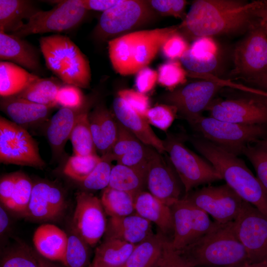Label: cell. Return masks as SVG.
<instances>
[{"mask_svg":"<svg viewBox=\"0 0 267 267\" xmlns=\"http://www.w3.org/2000/svg\"><path fill=\"white\" fill-rule=\"evenodd\" d=\"M251 2L240 0H196L180 24L178 32L187 41L247 32L256 18Z\"/></svg>","mask_w":267,"mask_h":267,"instance_id":"6da1fadb","label":"cell"},{"mask_svg":"<svg viewBox=\"0 0 267 267\" xmlns=\"http://www.w3.org/2000/svg\"><path fill=\"white\" fill-rule=\"evenodd\" d=\"M194 148L242 199L267 217V191L245 162L233 153L200 135L189 137Z\"/></svg>","mask_w":267,"mask_h":267,"instance_id":"7a4b0ae2","label":"cell"},{"mask_svg":"<svg viewBox=\"0 0 267 267\" xmlns=\"http://www.w3.org/2000/svg\"><path fill=\"white\" fill-rule=\"evenodd\" d=\"M176 252L189 267H238L249 263L246 251L235 234L233 222H216L207 234Z\"/></svg>","mask_w":267,"mask_h":267,"instance_id":"3957f363","label":"cell"},{"mask_svg":"<svg viewBox=\"0 0 267 267\" xmlns=\"http://www.w3.org/2000/svg\"><path fill=\"white\" fill-rule=\"evenodd\" d=\"M178 32V26L137 30L108 42L109 57L116 73H136L147 67L167 39Z\"/></svg>","mask_w":267,"mask_h":267,"instance_id":"277c9868","label":"cell"},{"mask_svg":"<svg viewBox=\"0 0 267 267\" xmlns=\"http://www.w3.org/2000/svg\"><path fill=\"white\" fill-rule=\"evenodd\" d=\"M47 68L62 83L87 89L91 82L89 61L68 37L54 34L39 39Z\"/></svg>","mask_w":267,"mask_h":267,"instance_id":"5b68a950","label":"cell"},{"mask_svg":"<svg viewBox=\"0 0 267 267\" xmlns=\"http://www.w3.org/2000/svg\"><path fill=\"white\" fill-rule=\"evenodd\" d=\"M200 136L237 156L267 134L265 125H243L203 115L189 123Z\"/></svg>","mask_w":267,"mask_h":267,"instance_id":"8992f818","label":"cell"},{"mask_svg":"<svg viewBox=\"0 0 267 267\" xmlns=\"http://www.w3.org/2000/svg\"><path fill=\"white\" fill-rule=\"evenodd\" d=\"M159 16L148 0H121L103 12L94 30L95 38L108 41L135 31L155 21Z\"/></svg>","mask_w":267,"mask_h":267,"instance_id":"52a82bcc","label":"cell"},{"mask_svg":"<svg viewBox=\"0 0 267 267\" xmlns=\"http://www.w3.org/2000/svg\"><path fill=\"white\" fill-rule=\"evenodd\" d=\"M163 142L165 152L169 155L185 194L200 185L222 179L208 161L188 149L179 137L169 134Z\"/></svg>","mask_w":267,"mask_h":267,"instance_id":"ba28073f","label":"cell"},{"mask_svg":"<svg viewBox=\"0 0 267 267\" xmlns=\"http://www.w3.org/2000/svg\"><path fill=\"white\" fill-rule=\"evenodd\" d=\"M197 78L202 80L182 85L161 96L164 103L175 107L178 113L188 123L202 115L223 87L219 80L210 74Z\"/></svg>","mask_w":267,"mask_h":267,"instance_id":"9c48e42d","label":"cell"},{"mask_svg":"<svg viewBox=\"0 0 267 267\" xmlns=\"http://www.w3.org/2000/svg\"><path fill=\"white\" fill-rule=\"evenodd\" d=\"M55 2L56 4L50 10L37 11L11 34L23 38L32 34L69 31L81 24L88 11L79 0H60Z\"/></svg>","mask_w":267,"mask_h":267,"instance_id":"30bf717a","label":"cell"},{"mask_svg":"<svg viewBox=\"0 0 267 267\" xmlns=\"http://www.w3.org/2000/svg\"><path fill=\"white\" fill-rule=\"evenodd\" d=\"M231 75L245 81L267 74V32L256 20L233 52Z\"/></svg>","mask_w":267,"mask_h":267,"instance_id":"8fae6325","label":"cell"},{"mask_svg":"<svg viewBox=\"0 0 267 267\" xmlns=\"http://www.w3.org/2000/svg\"><path fill=\"white\" fill-rule=\"evenodd\" d=\"M0 162L43 168L45 164L34 138L22 127L0 118Z\"/></svg>","mask_w":267,"mask_h":267,"instance_id":"7c38bea8","label":"cell"},{"mask_svg":"<svg viewBox=\"0 0 267 267\" xmlns=\"http://www.w3.org/2000/svg\"><path fill=\"white\" fill-rule=\"evenodd\" d=\"M182 198L211 215L219 223L234 221L244 201L226 183L203 186L185 194Z\"/></svg>","mask_w":267,"mask_h":267,"instance_id":"4fadbf2b","label":"cell"},{"mask_svg":"<svg viewBox=\"0 0 267 267\" xmlns=\"http://www.w3.org/2000/svg\"><path fill=\"white\" fill-rule=\"evenodd\" d=\"M233 222L236 236L246 251L249 263L267 262V217L244 201L241 211Z\"/></svg>","mask_w":267,"mask_h":267,"instance_id":"5bb4252c","label":"cell"},{"mask_svg":"<svg viewBox=\"0 0 267 267\" xmlns=\"http://www.w3.org/2000/svg\"><path fill=\"white\" fill-rule=\"evenodd\" d=\"M174 234L171 244L174 250H180L209 232L216 225L208 215L181 198L171 207Z\"/></svg>","mask_w":267,"mask_h":267,"instance_id":"9a60e30c","label":"cell"},{"mask_svg":"<svg viewBox=\"0 0 267 267\" xmlns=\"http://www.w3.org/2000/svg\"><path fill=\"white\" fill-rule=\"evenodd\" d=\"M246 95L224 100H213L207 110L220 120L243 125L267 124V101L262 96Z\"/></svg>","mask_w":267,"mask_h":267,"instance_id":"2e32d148","label":"cell"},{"mask_svg":"<svg viewBox=\"0 0 267 267\" xmlns=\"http://www.w3.org/2000/svg\"><path fill=\"white\" fill-rule=\"evenodd\" d=\"M73 215V230L91 247L105 234L107 221L100 199L93 194L80 191L76 194Z\"/></svg>","mask_w":267,"mask_h":267,"instance_id":"e0dca14e","label":"cell"},{"mask_svg":"<svg viewBox=\"0 0 267 267\" xmlns=\"http://www.w3.org/2000/svg\"><path fill=\"white\" fill-rule=\"evenodd\" d=\"M180 182L169 158L165 160L162 154L154 149L146 170V187L148 192L171 207L181 199Z\"/></svg>","mask_w":267,"mask_h":267,"instance_id":"ac0fdd59","label":"cell"},{"mask_svg":"<svg viewBox=\"0 0 267 267\" xmlns=\"http://www.w3.org/2000/svg\"><path fill=\"white\" fill-rule=\"evenodd\" d=\"M118 135L110 151L103 155L117 164L146 170L155 149L145 144L131 132L118 122Z\"/></svg>","mask_w":267,"mask_h":267,"instance_id":"d6986e66","label":"cell"},{"mask_svg":"<svg viewBox=\"0 0 267 267\" xmlns=\"http://www.w3.org/2000/svg\"><path fill=\"white\" fill-rule=\"evenodd\" d=\"M65 208L63 193L59 188L45 181L34 183L28 208L23 215L26 218L40 221L57 219Z\"/></svg>","mask_w":267,"mask_h":267,"instance_id":"ffe728a7","label":"cell"},{"mask_svg":"<svg viewBox=\"0 0 267 267\" xmlns=\"http://www.w3.org/2000/svg\"><path fill=\"white\" fill-rule=\"evenodd\" d=\"M112 108L117 122L139 140L161 154L166 153L163 140L155 134L144 115L135 110L118 95L113 101Z\"/></svg>","mask_w":267,"mask_h":267,"instance_id":"44dd1931","label":"cell"},{"mask_svg":"<svg viewBox=\"0 0 267 267\" xmlns=\"http://www.w3.org/2000/svg\"><path fill=\"white\" fill-rule=\"evenodd\" d=\"M219 48L211 37H202L194 41L181 57L180 62L191 77L210 74L219 63Z\"/></svg>","mask_w":267,"mask_h":267,"instance_id":"7402d4cb","label":"cell"},{"mask_svg":"<svg viewBox=\"0 0 267 267\" xmlns=\"http://www.w3.org/2000/svg\"><path fill=\"white\" fill-rule=\"evenodd\" d=\"M0 59L18 65L38 75L43 71L40 52L30 43L0 30Z\"/></svg>","mask_w":267,"mask_h":267,"instance_id":"603a6c76","label":"cell"},{"mask_svg":"<svg viewBox=\"0 0 267 267\" xmlns=\"http://www.w3.org/2000/svg\"><path fill=\"white\" fill-rule=\"evenodd\" d=\"M0 107L12 122L25 129L44 123L54 109L15 95L1 97Z\"/></svg>","mask_w":267,"mask_h":267,"instance_id":"cb8c5ba5","label":"cell"},{"mask_svg":"<svg viewBox=\"0 0 267 267\" xmlns=\"http://www.w3.org/2000/svg\"><path fill=\"white\" fill-rule=\"evenodd\" d=\"M90 130L96 150L101 156L108 153L118 135V125L114 114L103 103L96 104L89 112Z\"/></svg>","mask_w":267,"mask_h":267,"instance_id":"d4e9b609","label":"cell"},{"mask_svg":"<svg viewBox=\"0 0 267 267\" xmlns=\"http://www.w3.org/2000/svg\"><path fill=\"white\" fill-rule=\"evenodd\" d=\"M154 233L152 223L136 213L110 218L105 238H115L136 245Z\"/></svg>","mask_w":267,"mask_h":267,"instance_id":"484cf974","label":"cell"},{"mask_svg":"<svg viewBox=\"0 0 267 267\" xmlns=\"http://www.w3.org/2000/svg\"><path fill=\"white\" fill-rule=\"evenodd\" d=\"M134 209L135 213L154 223L162 233L169 238V236H172L173 238L174 222L170 206L148 191H143L134 198Z\"/></svg>","mask_w":267,"mask_h":267,"instance_id":"4316f807","label":"cell"},{"mask_svg":"<svg viewBox=\"0 0 267 267\" xmlns=\"http://www.w3.org/2000/svg\"><path fill=\"white\" fill-rule=\"evenodd\" d=\"M68 238L66 233L57 226L45 223L36 229L33 242L36 251L41 256L51 261L62 263Z\"/></svg>","mask_w":267,"mask_h":267,"instance_id":"83f0119b","label":"cell"},{"mask_svg":"<svg viewBox=\"0 0 267 267\" xmlns=\"http://www.w3.org/2000/svg\"><path fill=\"white\" fill-rule=\"evenodd\" d=\"M171 240L160 231L135 245L122 267H159Z\"/></svg>","mask_w":267,"mask_h":267,"instance_id":"f1b7e54d","label":"cell"},{"mask_svg":"<svg viewBox=\"0 0 267 267\" xmlns=\"http://www.w3.org/2000/svg\"><path fill=\"white\" fill-rule=\"evenodd\" d=\"M80 109L60 108L50 119L45 134L54 157H59L63 153Z\"/></svg>","mask_w":267,"mask_h":267,"instance_id":"f546056e","label":"cell"},{"mask_svg":"<svg viewBox=\"0 0 267 267\" xmlns=\"http://www.w3.org/2000/svg\"><path fill=\"white\" fill-rule=\"evenodd\" d=\"M96 97L95 94L87 97L77 116L69 138L75 155L87 156L96 154L89 118L90 109Z\"/></svg>","mask_w":267,"mask_h":267,"instance_id":"4dcf8cb0","label":"cell"},{"mask_svg":"<svg viewBox=\"0 0 267 267\" xmlns=\"http://www.w3.org/2000/svg\"><path fill=\"white\" fill-rule=\"evenodd\" d=\"M135 245L115 238H105L95 250L89 267H122Z\"/></svg>","mask_w":267,"mask_h":267,"instance_id":"1f68e13d","label":"cell"},{"mask_svg":"<svg viewBox=\"0 0 267 267\" xmlns=\"http://www.w3.org/2000/svg\"><path fill=\"white\" fill-rule=\"evenodd\" d=\"M38 77L39 76L13 63L0 61V96L7 97L18 94Z\"/></svg>","mask_w":267,"mask_h":267,"instance_id":"d6a6232c","label":"cell"},{"mask_svg":"<svg viewBox=\"0 0 267 267\" xmlns=\"http://www.w3.org/2000/svg\"><path fill=\"white\" fill-rule=\"evenodd\" d=\"M33 2L27 0H0V30L11 34L19 29L38 11Z\"/></svg>","mask_w":267,"mask_h":267,"instance_id":"836d02e7","label":"cell"},{"mask_svg":"<svg viewBox=\"0 0 267 267\" xmlns=\"http://www.w3.org/2000/svg\"><path fill=\"white\" fill-rule=\"evenodd\" d=\"M146 170L117 164L112 168L108 187L127 192L135 198L144 191Z\"/></svg>","mask_w":267,"mask_h":267,"instance_id":"e575fe53","label":"cell"},{"mask_svg":"<svg viewBox=\"0 0 267 267\" xmlns=\"http://www.w3.org/2000/svg\"><path fill=\"white\" fill-rule=\"evenodd\" d=\"M63 84L59 79L39 77L15 96L54 108L57 107L56 97Z\"/></svg>","mask_w":267,"mask_h":267,"instance_id":"d590c367","label":"cell"},{"mask_svg":"<svg viewBox=\"0 0 267 267\" xmlns=\"http://www.w3.org/2000/svg\"><path fill=\"white\" fill-rule=\"evenodd\" d=\"M134 198L127 192L107 187L103 189L100 200L105 213L112 218L135 213Z\"/></svg>","mask_w":267,"mask_h":267,"instance_id":"8d00e7d4","label":"cell"},{"mask_svg":"<svg viewBox=\"0 0 267 267\" xmlns=\"http://www.w3.org/2000/svg\"><path fill=\"white\" fill-rule=\"evenodd\" d=\"M68 236L62 264L64 267H87L90 257L89 246L74 230Z\"/></svg>","mask_w":267,"mask_h":267,"instance_id":"74e56055","label":"cell"},{"mask_svg":"<svg viewBox=\"0 0 267 267\" xmlns=\"http://www.w3.org/2000/svg\"><path fill=\"white\" fill-rule=\"evenodd\" d=\"M242 154L251 162L257 178L267 191V142L262 139L249 144Z\"/></svg>","mask_w":267,"mask_h":267,"instance_id":"f35d334b","label":"cell"},{"mask_svg":"<svg viewBox=\"0 0 267 267\" xmlns=\"http://www.w3.org/2000/svg\"><path fill=\"white\" fill-rule=\"evenodd\" d=\"M34 183L25 174L18 172V178L10 200L4 205L5 208L24 215L31 199Z\"/></svg>","mask_w":267,"mask_h":267,"instance_id":"ab89813d","label":"cell"},{"mask_svg":"<svg viewBox=\"0 0 267 267\" xmlns=\"http://www.w3.org/2000/svg\"><path fill=\"white\" fill-rule=\"evenodd\" d=\"M101 159L96 154L87 156L73 155L67 160L64 174L79 182L82 181L95 168Z\"/></svg>","mask_w":267,"mask_h":267,"instance_id":"60d3db41","label":"cell"},{"mask_svg":"<svg viewBox=\"0 0 267 267\" xmlns=\"http://www.w3.org/2000/svg\"><path fill=\"white\" fill-rule=\"evenodd\" d=\"M187 76V72L180 62L170 60L159 66L157 82L170 91L184 85Z\"/></svg>","mask_w":267,"mask_h":267,"instance_id":"b9f144b4","label":"cell"},{"mask_svg":"<svg viewBox=\"0 0 267 267\" xmlns=\"http://www.w3.org/2000/svg\"><path fill=\"white\" fill-rule=\"evenodd\" d=\"M38 253L26 245H20L6 252L0 267H39Z\"/></svg>","mask_w":267,"mask_h":267,"instance_id":"7bdbcfd3","label":"cell"},{"mask_svg":"<svg viewBox=\"0 0 267 267\" xmlns=\"http://www.w3.org/2000/svg\"><path fill=\"white\" fill-rule=\"evenodd\" d=\"M93 171L81 183L83 187L89 190L104 189L109 184L113 166L112 161L105 156Z\"/></svg>","mask_w":267,"mask_h":267,"instance_id":"ee69618b","label":"cell"},{"mask_svg":"<svg viewBox=\"0 0 267 267\" xmlns=\"http://www.w3.org/2000/svg\"><path fill=\"white\" fill-rule=\"evenodd\" d=\"M177 113L175 107L163 103L149 108L144 116L150 125L166 132L173 123Z\"/></svg>","mask_w":267,"mask_h":267,"instance_id":"f6af8a7d","label":"cell"},{"mask_svg":"<svg viewBox=\"0 0 267 267\" xmlns=\"http://www.w3.org/2000/svg\"><path fill=\"white\" fill-rule=\"evenodd\" d=\"M86 98L81 88L63 83L57 92L56 101L57 107L77 110L84 106Z\"/></svg>","mask_w":267,"mask_h":267,"instance_id":"bcb514c9","label":"cell"},{"mask_svg":"<svg viewBox=\"0 0 267 267\" xmlns=\"http://www.w3.org/2000/svg\"><path fill=\"white\" fill-rule=\"evenodd\" d=\"M148 2L159 16H173L183 20L186 14L187 2L184 0H150Z\"/></svg>","mask_w":267,"mask_h":267,"instance_id":"7dc6e473","label":"cell"},{"mask_svg":"<svg viewBox=\"0 0 267 267\" xmlns=\"http://www.w3.org/2000/svg\"><path fill=\"white\" fill-rule=\"evenodd\" d=\"M189 46L187 41L177 32L167 39L161 49L165 57L176 60L180 59Z\"/></svg>","mask_w":267,"mask_h":267,"instance_id":"c3c4849f","label":"cell"},{"mask_svg":"<svg viewBox=\"0 0 267 267\" xmlns=\"http://www.w3.org/2000/svg\"><path fill=\"white\" fill-rule=\"evenodd\" d=\"M117 95L126 101L133 108L144 116L149 107V99L145 94L132 89L118 91Z\"/></svg>","mask_w":267,"mask_h":267,"instance_id":"681fc988","label":"cell"},{"mask_svg":"<svg viewBox=\"0 0 267 267\" xmlns=\"http://www.w3.org/2000/svg\"><path fill=\"white\" fill-rule=\"evenodd\" d=\"M158 81V72L145 67L136 73L135 87L139 92L145 94L151 90Z\"/></svg>","mask_w":267,"mask_h":267,"instance_id":"f907efd6","label":"cell"},{"mask_svg":"<svg viewBox=\"0 0 267 267\" xmlns=\"http://www.w3.org/2000/svg\"><path fill=\"white\" fill-rule=\"evenodd\" d=\"M18 172L5 175L0 180V199L4 205L11 198L18 178Z\"/></svg>","mask_w":267,"mask_h":267,"instance_id":"816d5d0a","label":"cell"},{"mask_svg":"<svg viewBox=\"0 0 267 267\" xmlns=\"http://www.w3.org/2000/svg\"><path fill=\"white\" fill-rule=\"evenodd\" d=\"M87 10L102 11V13L114 7L121 0H79Z\"/></svg>","mask_w":267,"mask_h":267,"instance_id":"f5cc1de1","label":"cell"},{"mask_svg":"<svg viewBox=\"0 0 267 267\" xmlns=\"http://www.w3.org/2000/svg\"><path fill=\"white\" fill-rule=\"evenodd\" d=\"M159 267H188L172 247L171 241L165 251Z\"/></svg>","mask_w":267,"mask_h":267,"instance_id":"db71d44e","label":"cell"},{"mask_svg":"<svg viewBox=\"0 0 267 267\" xmlns=\"http://www.w3.org/2000/svg\"><path fill=\"white\" fill-rule=\"evenodd\" d=\"M251 11L267 32V0H254L251 2Z\"/></svg>","mask_w":267,"mask_h":267,"instance_id":"11a10c76","label":"cell"},{"mask_svg":"<svg viewBox=\"0 0 267 267\" xmlns=\"http://www.w3.org/2000/svg\"><path fill=\"white\" fill-rule=\"evenodd\" d=\"M257 87V89L267 92V74L246 81Z\"/></svg>","mask_w":267,"mask_h":267,"instance_id":"9f6ffc18","label":"cell"},{"mask_svg":"<svg viewBox=\"0 0 267 267\" xmlns=\"http://www.w3.org/2000/svg\"><path fill=\"white\" fill-rule=\"evenodd\" d=\"M9 224V219L7 213L2 207H0V233L2 234L6 229Z\"/></svg>","mask_w":267,"mask_h":267,"instance_id":"6f0895ef","label":"cell"},{"mask_svg":"<svg viewBox=\"0 0 267 267\" xmlns=\"http://www.w3.org/2000/svg\"><path fill=\"white\" fill-rule=\"evenodd\" d=\"M38 257L39 267H62L56 264L53 263V261H50L42 257L39 253L38 255Z\"/></svg>","mask_w":267,"mask_h":267,"instance_id":"680465c9","label":"cell"},{"mask_svg":"<svg viewBox=\"0 0 267 267\" xmlns=\"http://www.w3.org/2000/svg\"><path fill=\"white\" fill-rule=\"evenodd\" d=\"M250 93L265 97L267 98V92L256 88H251L249 90Z\"/></svg>","mask_w":267,"mask_h":267,"instance_id":"91938a15","label":"cell"},{"mask_svg":"<svg viewBox=\"0 0 267 267\" xmlns=\"http://www.w3.org/2000/svg\"><path fill=\"white\" fill-rule=\"evenodd\" d=\"M238 267H267V262L257 263H246Z\"/></svg>","mask_w":267,"mask_h":267,"instance_id":"94428289","label":"cell"},{"mask_svg":"<svg viewBox=\"0 0 267 267\" xmlns=\"http://www.w3.org/2000/svg\"><path fill=\"white\" fill-rule=\"evenodd\" d=\"M264 97V98H265V99H266V100H267V97Z\"/></svg>","mask_w":267,"mask_h":267,"instance_id":"6125c7cd","label":"cell"},{"mask_svg":"<svg viewBox=\"0 0 267 267\" xmlns=\"http://www.w3.org/2000/svg\"><path fill=\"white\" fill-rule=\"evenodd\" d=\"M265 140L267 142V139H265Z\"/></svg>","mask_w":267,"mask_h":267,"instance_id":"be15d7a7","label":"cell"}]
</instances>
